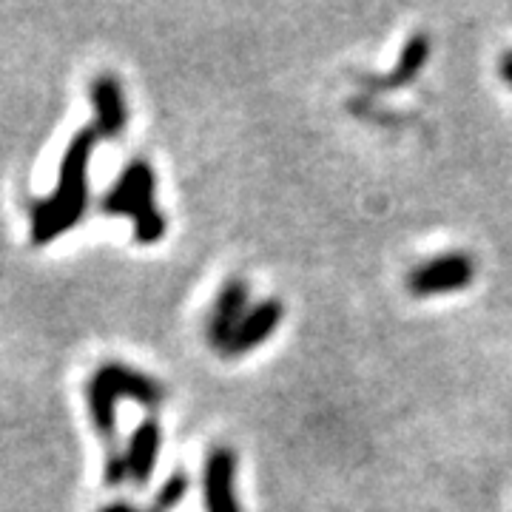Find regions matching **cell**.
<instances>
[{
  "mask_svg": "<svg viewBox=\"0 0 512 512\" xmlns=\"http://www.w3.org/2000/svg\"><path fill=\"white\" fill-rule=\"evenodd\" d=\"M157 174L146 160H134L123 168L117 183L103 197V214H117L134 222V239L143 245H154L165 237V217L154 200Z\"/></svg>",
  "mask_w": 512,
  "mask_h": 512,
  "instance_id": "3957f363",
  "label": "cell"
},
{
  "mask_svg": "<svg viewBox=\"0 0 512 512\" xmlns=\"http://www.w3.org/2000/svg\"><path fill=\"white\" fill-rule=\"evenodd\" d=\"M100 512H143V510H137V507H131V504H109V507H103Z\"/></svg>",
  "mask_w": 512,
  "mask_h": 512,
  "instance_id": "5bb4252c",
  "label": "cell"
},
{
  "mask_svg": "<svg viewBox=\"0 0 512 512\" xmlns=\"http://www.w3.org/2000/svg\"><path fill=\"white\" fill-rule=\"evenodd\" d=\"M205 512H242L237 498V453L231 447H214L202 467Z\"/></svg>",
  "mask_w": 512,
  "mask_h": 512,
  "instance_id": "5b68a950",
  "label": "cell"
},
{
  "mask_svg": "<svg viewBox=\"0 0 512 512\" xmlns=\"http://www.w3.org/2000/svg\"><path fill=\"white\" fill-rule=\"evenodd\" d=\"M100 134L94 128L77 131L63 151V163L57 171V185L52 197L32 205V242L49 245L57 237L69 234L89 205V163Z\"/></svg>",
  "mask_w": 512,
  "mask_h": 512,
  "instance_id": "6da1fadb",
  "label": "cell"
},
{
  "mask_svg": "<svg viewBox=\"0 0 512 512\" xmlns=\"http://www.w3.org/2000/svg\"><path fill=\"white\" fill-rule=\"evenodd\" d=\"M89 97H92V106L97 111L94 131L100 134V140L103 137H120L128 123L126 97H123L120 80L111 74H100L89 89Z\"/></svg>",
  "mask_w": 512,
  "mask_h": 512,
  "instance_id": "52a82bcc",
  "label": "cell"
},
{
  "mask_svg": "<svg viewBox=\"0 0 512 512\" xmlns=\"http://www.w3.org/2000/svg\"><path fill=\"white\" fill-rule=\"evenodd\" d=\"M245 311H248V285L242 279L225 282L217 302H214L211 319H208V342L220 353L228 345V339L239 325V319L245 316Z\"/></svg>",
  "mask_w": 512,
  "mask_h": 512,
  "instance_id": "ba28073f",
  "label": "cell"
},
{
  "mask_svg": "<svg viewBox=\"0 0 512 512\" xmlns=\"http://www.w3.org/2000/svg\"><path fill=\"white\" fill-rule=\"evenodd\" d=\"M282 316H285V308H282L279 299H262V302L251 305L245 311V316L239 319V325L231 333L228 345L222 348V356L237 359V356H245V353H251L259 345H265L279 330V325H282Z\"/></svg>",
  "mask_w": 512,
  "mask_h": 512,
  "instance_id": "8992f818",
  "label": "cell"
},
{
  "mask_svg": "<svg viewBox=\"0 0 512 512\" xmlns=\"http://www.w3.org/2000/svg\"><path fill=\"white\" fill-rule=\"evenodd\" d=\"M160 444H163V430L157 421H143L134 436L128 441V450L123 453L126 456V470L128 481L134 487H146L148 478L154 473V464H157V453H160Z\"/></svg>",
  "mask_w": 512,
  "mask_h": 512,
  "instance_id": "9c48e42d",
  "label": "cell"
},
{
  "mask_svg": "<svg viewBox=\"0 0 512 512\" xmlns=\"http://www.w3.org/2000/svg\"><path fill=\"white\" fill-rule=\"evenodd\" d=\"M473 279H476V259L464 251H450L416 265L407 274V291L419 299H430L441 293L467 291Z\"/></svg>",
  "mask_w": 512,
  "mask_h": 512,
  "instance_id": "277c9868",
  "label": "cell"
},
{
  "mask_svg": "<svg viewBox=\"0 0 512 512\" xmlns=\"http://www.w3.org/2000/svg\"><path fill=\"white\" fill-rule=\"evenodd\" d=\"M430 52H433V46H430V37L427 35L407 37L402 46V55L396 60V66L387 74H382V77H373L370 83H373L379 92H396V89H402V86H410V83L421 74V69L427 66Z\"/></svg>",
  "mask_w": 512,
  "mask_h": 512,
  "instance_id": "30bf717a",
  "label": "cell"
},
{
  "mask_svg": "<svg viewBox=\"0 0 512 512\" xmlns=\"http://www.w3.org/2000/svg\"><path fill=\"white\" fill-rule=\"evenodd\" d=\"M123 399L143 404L148 410H157L165 402V387L148 373H140L123 362H106L92 373L86 384V402L89 416L103 439H114L117 433V404Z\"/></svg>",
  "mask_w": 512,
  "mask_h": 512,
  "instance_id": "7a4b0ae2",
  "label": "cell"
},
{
  "mask_svg": "<svg viewBox=\"0 0 512 512\" xmlns=\"http://www.w3.org/2000/svg\"><path fill=\"white\" fill-rule=\"evenodd\" d=\"M123 481H128L126 456L120 450H111L109 458H106V484L109 487H120Z\"/></svg>",
  "mask_w": 512,
  "mask_h": 512,
  "instance_id": "7c38bea8",
  "label": "cell"
},
{
  "mask_svg": "<svg viewBox=\"0 0 512 512\" xmlns=\"http://www.w3.org/2000/svg\"><path fill=\"white\" fill-rule=\"evenodd\" d=\"M498 77L512 89V52H507V55L498 60Z\"/></svg>",
  "mask_w": 512,
  "mask_h": 512,
  "instance_id": "4fadbf2b",
  "label": "cell"
},
{
  "mask_svg": "<svg viewBox=\"0 0 512 512\" xmlns=\"http://www.w3.org/2000/svg\"><path fill=\"white\" fill-rule=\"evenodd\" d=\"M188 493V476L185 473H174V476L165 478V484L160 487V493L154 498V507L151 512H171Z\"/></svg>",
  "mask_w": 512,
  "mask_h": 512,
  "instance_id": "8fae6325",
  "label": "cell"
}]
</instances>
